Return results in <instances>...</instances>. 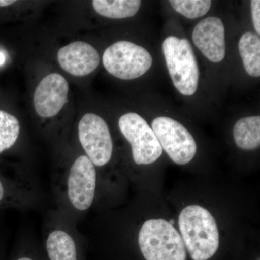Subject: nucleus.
I'll return each instance as SVG.
<instances>
[{"label": "nucleus", "mask_w": 260, "mask_h": 260, "mask_svg": "<svg viewBox=\"0 0 260 260\" xmlns=\"http://www.w3.org/2000/svg\"><path fill=\"white\" fill-rule=\"evenodd\" d=\"M96 168L85 155L75 157L53 177L57 209L78 222L93 206L98 189Z\"/></svg>", "instance_id": "obj_1"}, {"label": "nucleus", "mask_w": 260, "mask_h": 260, "mask_svg": "<svg viewBox=\"0 0 260 260\" xmlns=\"http://www.w3.org/2000/svg\"><path fill=\"white\" fill-rule=\"evenodd\" d=\"M181 237L191 260H210L218 252L220 237L216 221L208 210L189 205L179 217Z\"/></svg>", "instance_id": "obj_2"}, {"label": "nucleus", "mask_w": 260, "mask_h": 260, "mask_svg": "<svg viewBox=\"0 0 260 260\" xmlns=\"http://www.w3.org/2000/svg\"><path fill=\"white\" fill-rule=\"evenodd\" d=\"M76 225L57 208L48 213L41 245L47 260L85 259L83 237Z\"/></svg>", "instance_id": "obj_3"}, {"label": "nucleus", "mask_w": 260, "mask_h": 260, "mask_svg": "<svg viewBox=\"0 0 260 260\" xmlns=\"http://www.w3.org/2000/svg\"><path fill=\"white\" fill-rule=\"evenodd\" d=\"M138 242L144 260H187L182 238L164 219L145 221L140 229Z\"/></svg>", "instance_id": "obj_4"}, {"label": "nucleus", "mask_w": 260, "mask_h": 260, "mask_svg": "<svg viewBox=\"0 0 260 260\" xmlns=\"http://www.w3.org/2000/svg\"><path fill=\"white\" fill-rule=\"evenodd\" d=\"M168 70L174 86L186 96L194 95L198 88L200 71L189 41L171 36L162 43Z\"/></svg>", "instance_id": "obj_5"}, {"label": "nucleus", "mask_w": 260, "mask_h": 260, "mask_svg": "<svg viewBox=\"0 0 260 260\" xmlns=\"http://www.w3.org/2000/svg\"><path fill=\"white\" fill-rule=\"evenodd\" d=\"M103 64L113 76L121 80H133L150 70L153 58L141 46L120 41L106 49L103 55Z\"/></svg>", "instance_id": "obj_6"}, {"label": "nucleus", "mask_w": 260, "mask_h": 260, "mask_svg": "<svg viewBox=\"0 0 260 260\" xmlns=\"http://www.w3.org/2000/svg\"><path fill=\"white\" fill-rule=\"evenodd\" d=\"M119 127L131 145L133 160L137 165L153 164L162 153L158 138L147 121L136 113L121 116Z\"/></svg>", "instance_id": "obj_7"}, {"label": "nucleus", "mask_w": 260, "mask_h": 260, "mask_svg": "<svg viewBox=\"0 0 260 260\" xmlns=\"http://www.w3.org/2000/svg\"><path fill=\"white\" fill-rule=\"evenodd\" d=\"M78 137L84 154L96 169L111 161L114 149L112 135L107 123L101 116L85 114L78 124Z\"/></svg>", "instance_id": "obj_8"}, {"label": "nucleus", "mask_w": 260, "mask_h": 260, "mask_svg": "<svg viewBox=\"0 0 260 260\" xmlns=\"http://www.w3.org/2000/svg\"><path fill=\"white\" fill-rule=\"evenodd\" d=\"M152 129L160 146L175 164L185 165L194 158L196 142L179 121L167 116H159L152 121Z\"/></svg>", "instance_id": "obj_9"}, {"label": "nucleus", "mask_w": 260, "mask_h": 260, "mask_svg": "<svg viewBox=\"0 0 260 260\" xmlns=\"http://www.w3.org/2000/svg\"><path fill=\"white\" fill-rule=\"evenodd\" d=\"M41 200L42 193L32 177L25 174L15 177L0 174V208L31 209Z\"/></svg>", "instance_id": "obj_10"}, {"label": "nucleus", "mask_w": 260, "mask_h": 260, "mask_svg": "<svg viewBox=\"0 0 260 260\" xmlns=\"http://www.w3.org/2000/svg\"><path fill=\"white\" fill-rule=\"evenodd\" d=\"M69 84L59 73H51L36 89L34 104L38 115L43 118L57 115L68 102Z\"/></svg>", "instance_id": "obj_11"}, {"label": "nucleus", "mask_w": 260, "mask_h": 260, "mask_svg": "<svg viewBox=\"0 0 260 260\" xmlns=\"http://www.w3.org/2000/svg\"><path fill=\"white\" fill-rule=\"evenodd\" d=\"M194 44L213 62L223 61L225 55V28L217 17H208L197 24L192 32Z\"/></svg>", "instance_id": "obj_12"}, {"label": "nucleus", "mask_w": 260, "mask_h": 260, "mask_svg": "<svg viewBox=\"0 0 260 260\" xmlns=\"http://www.w3.org/2000/svg\"><path fill=\"white\" fill-rule=\"evenodd\" d=\"M58 61L63 70L74 76H85L93 73L100 63L96 49L83 42H75L61 48Z\"/></svg>", "instance_id": "obj_13"}, {"label": "nucleus", "mask_w": 260, "mask_h": 260, "mask_svg": "<svg viewBox=\"0 0 260 260\" xmlns=\"http://www.w3.org/2000/svg\"><path fill=\"white\" fill-rule=\"evenodd\" d=\"M234 139L239 148L255 150L260 145L259 116H248L239 119L234 125Z\"/></svg>", "instance_id": "obj_14"}, {"label": "nucleus", "mask_w": 260, "mask_h": 260, "mask_svg": "<svg viewBox=\"0 0 260 260\" xmlns=\"http://www.w3.org/2000/svg\"><path fill=\"white\" fill-rule=\"evenodd\" d=\"M239 50L244 69L250 76H260V39L257 34L246 32L239 42Z\"/></svg>", "instance_id": "obj_15"}, {"label": "nucleus", "mask_w": 260, "mask_h": 260, "mask_svg": "<svg viewBox=\"0 0 260 260\" xmlns=\"http://www.w3.org/2000/svg\"><path fill=\"white\" fill-rule=\"evenodd\" d=\"M140 0H94L93 7L98 14L111 19L130 18L141 6Z\"/></svg>", "instance_id": "obj_16"}, {"label": "nucleus", "mask_w": 260, "mask_h": 260, "mask_svg": "<svg viewBox=\"0 0 260 260\" xmlns=\"http://www.w3.org/2000/svg\"><path fill=\"white\" fill-rule=\"evenodd\" d=\"M20 134L18 119L9 113L0 110V154L13 148Z\"/></svg>", "instance_id": "obj_17"}, {"label": "nucleus", "mask_w": 260, "mask_h": 260, "mask_svg": "<svg viewBox=\"0 0 260 260\" xmlns=\"http://www.w3.org/2000/svg\"><path fill=\"white\" fill-rule=\"evenodd\" d=\"M175 11L189 19H196L207 14L211 7L210 0H172L169 1Z\"/></svg>", "instance_id": "obj_18"}, {"label": "nucleus", "mask_w": 260, "mask_h": 260, "mask_svg": "<svg viewBox=\"0 0 260 260\" xmlns=\"http://www.w3.org/2000/svg\"><path fill=\"white\" fill-rule=\"evenodd\" d=\"M10 260H47L42 246L25 241L19 245Z\"/></svg>", "instance_id": "obj_19"}, {"label": "nucleus", "mask_w": 260, "mask_h": 260, "mask_svg": "<svg viewBox=\"0 0 260 260\" xmlns=\"http://www.w3.org/2000/svg\"><path fill=\"white\" fill-rule=\"evenodd\" d=\"M251 17L253 25L258 35L260 34V1L252 0L251 2Z\"/></svg>", "instance_id": "obj_20"}, {"label": "nucleus", "mask_w": 260, "mask_h": 260, "mask_svg": "<svg viewBox=\"0 0 260 260\" xmlns=\"http://www.w3.org/2000/svg\"><path fill=\"white\" fill-rule=\"evenodd\" d=\"M15 0H0V7L4 8V7L10 6V5L14 4Z\"/></svg>", "instance_id": "obj_21"}, {"label": "nucleus", "mask_w": 260, "mask_h": 260, "mask_svg": "<svg viewBox=\"0 0 260 260\" xmlns=\"http://www.w3.org/2000/svg\"><path fill=\"white\" fill-rule=\"evenodd\" d=\"M5 62V54H3V52H1V51H0V66H1V65L4 64Z\"/></svg>", "instance_id": "obj_22"}, {"label": "nucleus", "mask_w": 260, "mask_h": 260, "mask_svg": "<svg viewBox=\"0 0 260 260\" xmlns=\"http://www.w3.org/2000/svg\"><path fill=\"white\" fill-rule=\"evenodd\" d=\"M169 223L174 226V224H175V220H174V219H172V220H169Z\"/></svg>", "instance_id": "obj_23"}]
</instances>
